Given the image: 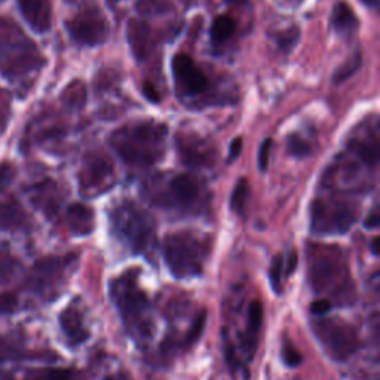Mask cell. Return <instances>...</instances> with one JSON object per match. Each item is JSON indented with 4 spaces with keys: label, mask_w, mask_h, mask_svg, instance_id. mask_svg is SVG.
<instances>
[{
    "label": "cell",
    "mask_w": 380,
    "mask_h": 380,
    "mask_svg": "<svg viewBox=\"0 0 380 380\" xmlns=\"http://www.w3.org/2000/svg\"><path fill=\"white\" fill-rule=\"evenodd\" d=\"M308 264L309 283L316 294L341 306L355 301V284L344 250L336 245L312 244L308 247Z\"/></svg>",
    "instance_id": "obj_1"
},
{
    "label": "cell",
    "mask_w": 380,
    "mask_h": 380,
    "mask_svg": "<svg viewBox=\"0 0 380 380\" xmlns=\"http://www.w3.org/2000/svg\"><path fill=\"white\" fill-rule=\"evenodd\" d=\"M140 271L130 269L109 284V293L121 320L135 344L146 345L154 336L155 320L150 300L138 283Z\"/></svg>",
    "instance_id": "obj_2"
},
{
    "label": "cell",
    "mask_w": 380,
    "mask_h": 380,
    "mask_svg": "<svg viewBox=\"0 0 380 380\" xmlns=\"http://www.w3.org/2000/svg\"><path fill=\"white\" fill-rule=\"evenodd\" d=\"M110 146L133 167H151L167 150V126L158 122L126 123L110 135Z\"/></svg>",
    "instance_id": "obj_3"
},
{
    "label": "cell",
    "mask_w": 380,
    "mask_h": 380,
    "mask_svg": "<svg viewBox=\"0 0 380 380\" xmlns=\"http://www.w3.org/2000/svg\"><path fill=\"white\" fill-rule=\"evenodd\" d=\"M146 198L162 210L198 215L210 208L211 195L201 179L192 174H175L144 186Z\"/></svg>",
    "instance_id": "obj_4"
},
{
    "label": "cell",
    "mask_w": 380,
    "mask_h": 380,
    "mask_svg": "<svg viewBox=\"0 0 380 380\" xmlns=\"http://www.w3.org/2000/svg\"><path fill=\"white\" fill-rule=\"evenodd\" d=\"M211 252L210 238L194 231L172 232L163 240V257L177 280L199 276Z\"/></svg>",
    "instance_id": "obj_5"
},
{
    "label": "cell",
    "mask_w": 380,
    "mask_h": 380,
    "mask_svg": "<svg viewBox=\"0 0 380 380\" xmlns=\"http://www.w3.org/2000/svg\"><path fill=\"white\" fill-rule=\"evenodd\" d=\"M111 231L134 255L150 256L156 244V223L135 202L123 201L110 211Z\"/></svg>",
    "instance_id": "obj_6"
},
{
    "label": "cell",
    "mask_w": 380,
    "mask_h": 380,
    "mask_svg": "<svg viewBox=\"0 0 380 380\" xmlns=\"http://www.w3.org/2000/svg\"><path fill=\"white\" fill-rule=\"evenodd\" d=\"M358 217V207L344 198L330 196L313 201L311 229L318 235L346 233Z\"/></svg>",
    "instance_id": "obj_7"
},
{
    "label": "cell",
    "mask_w": 380,
    "mask_h": 380,
    "mask_svg": "<svg viewBox=\"0 0 380 380\" xmlns=\"http://www.w3.org/2000/svg\"><path fill=\"white\" fill-rule=\"evenodd\" d=\"M313 333L330 358L337 362L349 360L361 345L357 328L339 318L313 323Z\"/></svg>",
    "instance_id": "obj_8"
},
{
    "label": "cell",
    "mask_w": 380,
    "mask_h": 380,
    "mask_svg": "<svg viewBox=\"0 0 380 380\" xmlns=\"http://www.w3.org/2000/svg\"><path fill=\"white\" fill-rule=\"evenodd\" d=\"M37 50L33 42L12 22L0 21V67L5 73H22L36 65Z\"/></svg>",
    "instance_id": "obj_9"
},
{
    "label": "cell",
    "mask_w": 380,
    "mask_h": 380,
    "mask_svg": "<svg viewBox=\"0 0 380 380\" xmlns=\"http://www.w3.org/2000/svg\"><path fill=\"white\" fill-rule=\"evenodd\" d=\"M66 27L72 39L82 46L103 45L109 37V21L103 11L95 6L79 11Z\"/></svg>",
    "instance_id": "obj_10"
},
{
    "label": "cell",
    "mask_w": 380,
    "mask_h": 380,
    "mask_svg": "<svg viewBox=\"0 0 380 380\" xmlns=\"http://www.w3.org/2000/svg\"><path fill=\"white\" fill-rule=\"evenodd\" d=\"M76 257H48L37 262L30 275V287L34 293L54 297L66 283Z\"/></svg>",
    "instance_id": "obj_11"
},
{
    "label": "cell",
    "mask_w": 380,
    "mask_h": 380,
    "mask_svg": "<svg viewBox=\"0 0 380 380\" xmlns=\"http://www.w3.org/2000/svg\"><path fill=\"white\" fill-rule=\"evenodd\" d=\"M115 183L111 162L103 155H91L83 162L79 172V189L85 198H97L106 194Z\"/></svg>",
    "instance_id": "obj_12"
},
{
    "label": "cell",
    "mask_w": 380,
    "mask_h": 380,
    "mask_svg": "<svg viewBox=\"0 0 380 380\" xmlns=\"http://www.w3.org/2000/svg\"><path fill=\"white\" fill-rule=\"evenodd\" d=\"M171 67L175 83L182 94L198 97L210 90V79L202 69L198 67L192 57H189L187 54H177L172 58Z\"/></svg>",
    "instance_id": "obj_13"
},
{
    "label": "cell",
    "mask_w": 380,
    "mask_h": 380,
    "mask_svg": "<svg viewBox=\"0 0 380 380\" xmlns=\"http://www.w3.org/2000/svg\"><path fill=\"white\" fill-rule=\"evenodd\" d=\"M177 151L186 165L192 168H208L215 162L214 146L194 133H180L175 137Z\"/></svg>",
    "instance_id": "obj_14"
},
{
    "label": "cell",
    "mask_w": 380,
    "mask_h": 380,
    "mask_svg": "<svg viewBox=\"0 0 380 380\" xmlns=\"http://www.w3.org/2000/svg\"><path fill=\"white\" fill-rule=\"evenodd\" d=\"M60 327L61 332L65 334L67 344L73 348L79 346L90 339V330L85 324L83 312L79 309L76 303H70V305L60 313Z\"/></svg>",
    "instance_id": "obj_15"
},
{
    "label": "cell",
    "mask_w": 380,
    "mask_h": 380,
    "mask_svg": "<svg viewBox=\"0 0 380 380\" xmlns=\"http://www.w3.org/2000/svg\"><path fill=\"white\" fill-rule=\"evenodd\" d=\"M17 5L33 32L39 34L49 32L53 24V9L49 0H17Z\"/></svg>",
    "instance_id": "obj_16"
},
{
    "label": "cell",
    "mask_w": 380,
    "mask_h": 380,
    "mask_svg": "<svg viewBox=\"0 0 380 380\" xmlns=\"http://www.w3.org/2000/svg\"><path fill=\"white\" fill-rule=\"evenodd\" d=\"M128 42L133 55L138 61H143L154 49V33H151V29L144 21L131 20L128 22Z\"/></svg>",
    "instance_id": "obj_17"
},
{
    "label": "cell",
    "mask_w": 380,
    "mask_h": 380,
    "mask_svg": "<svg viewBox=\"0 0 380 380\" xmlns=\"http://www.w3.org/2000/svg\"><path fill=\"white\" fill-rule=\"evenodd\" d=\"M262 324H263V306L259 300H255L251 301V305L248 308L247 327L245 333L243 334V348L250 360L255 355V352L257 349Z\"/></svg>",
    "instance_id": "obj_18"
},
{
    "label": "cell",
    "mask_w": 380,
    "mask_h": 380,
    "mask_svg": "<svg viewBox=\"0 0 380 380\" xmlns=\"http://www.w3.org/2000/svg\"><path fill=\"white\" fill-rule=\"evenodd\" d=\"M66 219L74 236L91 235L95 227L94 211L83 204H72L66 211Z\"/></svg>",
    "instance_id": "obj_19"
},
{
    "label": "cell",
    "mask_w": 380,
    "mask_h": 380,
    "mask_svg": "<svg viewBox=\"0 0 380 380\" xmlns=\"http://www.w3.org/2000/svg\"><path fill=\"white\" fill-rule=\"evenodd\" d=\"M29 227V215L18 201L11 199L0 205V229L20 231Z\"/></svg>",
    "instance_id": "obj_20"
},
{
    "label": "cell",
    "mask_w": 380,
    "mask_h": 380,
    "mask_svg": "<svg viewBox=\"0 0 380 380\" xmlns=\"http://www.w3.org/2000/svg\"><path fill=\"white\" fill-rule=\"evenodd\" d=\"M60 190L54 182H45L37 184L33 189V196L32 201L33 204L42 210L46 215H53L57 212L60 204H61V198H60Z\"/></svg>",
    "instance_id": "obj_21"
},
{
    "label": "cell",
    "mask_w": 380,
    "mask_h": 380,
    "mask_svg": "<svg viewBox=\"0 0 380 380\" xmlns=\"http://www.w3.org/2000/svg\"><path fill=\"white\" fill-rule=\"evenodd\" d=\"M358 20L352 8L345 2H337L332 12V29L337 34H349L357 29Z\"/></svg>",
    "instance_id": "obj_22"
},
{
    "label": "cell",
    "mask_w": 380,
    "mask_h": 380,
    "mask_svg": "<svg viewBox=\"0 0 380 380\" xmlns=\"http://www.w3.org/2000/svg\"><path fill=\"white\" fill-rule=\"evenodd\" d=\"M351 150L353 155L358 156L361 162H364L367 167L374 168L379 162V140L374 134L372 138H355L349 143Z\"/></svg>",
    "instance_id": "obj_23"
},
{
    "label": "cell",
    "mask_w": 380,
    "mask_h": 380,
    "mask_svg": "<svg viewBox=\"0 0 380 380\" xmlns=\"http://www.w3.org/2000/svg\"><path fill=\"white\" fill-rule=\"evenodd\" d=\"M236 21L229 15H220L211 24V41L215 43H223L235 33Z\"/></svg>",
    "instance_id": "obj_24"
},
{
    "label": "cell",
    "mask_w": 380,
    "mask_h": 380,
    "mask_svg": "<svg viewBox=\"0 0 380 380\" xmlns=\"http://www.w3.org/2000/svg\"><path fill=\"white\" fill-rule=\"evenodd\" d=\"M62 103H65L69 109H74V110H79L85 106L86 103V90H85V85L79 81L76 82H72L65 93H62Z\"/></svg>",
    "instance_id": "obj_25"
},
{
    "label": "cell",
    "mask_w": 380,
    "mask_h": 380,
    "mask_svg": "<svg viewBox=\"0 0 380 380\" xmlns=\"http://www.w3.org/2000/svg\"><path fill=\"white\" fill-rule=\"evenodd\" d=\"M362 65V57L360 54V50H357V53H353L344 65H341L336 73H334V78H333V82L336 85H340V83H344L345 81H348L349 78H352L353 74H355L360 67Z\"/></svg>",
    "instance_id": "obj_26"
},
{
    "label": "cell",
    "mask_w": 380,
    "mask_h": 380,
    "mask_svg": "<svg viewBox=\"0 0 380 380\" xmlns=\"http://www.w3.org/2000/svg\"><path fill=\"white\" fill-rule=\"evenodd\" d=\"M74 372L70 369H39L32 370L25 380H73Z\"/></svg>",
    "instance_id": "obj_27"
},
{
    "label": "cell",
    "mask_w": 380,
    "mask_h": 380,
    "mask_svg": "<svg viewBox=\"0 0 380 380\" xmlns=\"http://www.w3.org/2000/svg\"><path fill=\"white\" fill-rule=\"evenodd\" d=\"M248 194H250V187L248 182L245 179H240L232 192L231 198V208L236 214H244L245 207H247V201H248Z\"/></svg>",
    "instance_id": "obj_28"
},
{
    "label": "cell",
    "mask_w": 380,
    "mask_h": 380,
    "mask_svg": "<svg viewBox=\"0 0 380 380\" xmlns=\"http://www.w3.org/2000/svg\"><path fill=\"white\" fill-rule=\"evenodd\" d=\"M287 149H288V154L296 156V158H305L309 155V151H311L308 142L303 140V138L297 134H291L287 138Z\"/></svg>",
    "instance_id": "obj_29"
},
{
    "label": "cell",
    "mask_w": 380,
    "mask_h": 380,
    "mask_svg": "<svg viewBox=\"0 0 380 380\" xmlns=\"http://www.w3.org/2000/svg\"><path fill=\"white\" fill-rule=\"evenodd\" d=\"M283 268H284V257L281 255H278L271 264V271H269V278H271V285L273 288L275 293L280 294L281 293V276H283Z\"/></svg>",
    "instance_id": "obj_30"
},
{
    "label": "cell",
    "mask_w": 380,
    "mask_h": 380,
    "mask_svg": "<svg viewBox=\"0 0 380 380\" xmlns=\"http://www.w3.org/2000/svg\"><path fill=\"white\" fill-rule=\"evenodd\" d=\"M283 361L288 367H297L301 362L300 352L293 345L288 344V341L283 346Z\"/></svg>",
    "instance_id": "obj_31"
},
{
    "label": "cell",
    "mask_w": 380,
    "mask_h": 380,
    "mask_svg": "<svg viewBox=\"0 0 380 380\" xmlns=\"http://www.w3.org/2000/svg\"><path fill=\"white\" fill-rule=\"evenodd\" d=\"M297 41H299V30H296V29H290V30L281 33L280 36H276L278 46H280L281 49H287V50L293 48Z\"/></svg>",
    "instance_id": "obj_32"
},
{
    "label": "cell",
    "mask_w": 380,
    "mask_h": 380,
    "mask_svg": "<svg viewBox=\"0 0 380 380\" xmlns=\"http://www.w3.org/2000/svg\"><path fill=\"white\" fill-rule=\"evenodd\" d=\"M15 177V168L12 167V163L4 162L0 163V192L6 190V187L12 183Z\"/></svg>",
    "instance_id": "obj_33"
},
{
    "label": "cell",
    "mask_w": 380,
    "mask_h": 380,
    "mask_svg": "<svg viewBox=\"0 0 380 380\" xmlns=\"http://www.w3.org/2000/svg\"><path fill=\"white\" fill-rule=\"evenodd\" d=\"M271 149H272V140L271 138H266V140L260 146V150H259V168H260V171H266V168H268Z\"/></svg>",
    "instance_id": "obj_34"
},
{
    "label": "cell",
    "mask_w": 380,
    "mask_h": 380,
    "mask_svg": "<svg viewBox=\"0 0 380 380\" xmlns=\"http://www.w3.org/2000/svg\"><path fill=\"white\" fill-rule=\"evenodd\" d=\"M333 308V303L330 300H327V299H320V300H315L312 303V306H311V312L313 315H325L332 311Z\"/></svg>",
    "instance_id": "obj_35"
},
{
    "label": "cell",
    "mask_w": 380,
    "mask_h": 380,
    "mask_svg": "<svg viewBox=\"0 0 380 380\" xmlns=\"http://www.w3.org/2000/svg\"><path fill=\"white\" fill-rule=\"evenodd\" d=\"M17 300L12 294H0V312L11 313L14 312Z\"/></svg>",
    "instance_id": "obj_36"
},
{
    "label": "cell",
    "mask_w": 380,
    "mask_h": 380,
    "mask_svg": "<svg viewBox=\"0 0 380 380\" xmlns=\"http://www.w3.org/2000/svg\"><path fill=\"white\" fill-rule=\"evenodd\" d=\"M297 262H299L297 255H296L294 251H291L287 263H284V268H287V275H291V273L294 272V269L297 268Z\"/></svg>",
    "instance_id": "obj_37"
},
{
    "label": "cell",
    "mask_w": 380,
    "mask_h": 380,
    "mask_svg": "<svg viewBox=\"0 0 380 380\" xmlns=\"http://www.w3.org/2000/svg\"><path fill=\"white\" fill-rule=\"evenodd\" d=\"M240 147H243V140L240 138H235L233 143L231 144V151H229V161L232 162L238 155L240 154Z\"/></svg>",
    "instance_id": "obj_38"
},
{
    "label": "cell",
    "mask_w": 380,
    "mask_h": 380,
    "mask_svg": "<svg viewBox=\"0 0 380 380\" xmlns=\"http://www.w3.org/2000/svg\"><path fill=\"white\" fill-rule=\"evenodd\" d=\"M143 93L146 94V97H147L150 101H154V103H155V101H156V103L159 101V94L156 93L155 88H151L149 83H146V85L143 86Z\"/></svg>",
    "instance_id": "obj_39"
},
{
    "label": "cell",
    "mask_w": 380,
    "mask_h": 380,
    "mask_svg": "<svg viewBox=\"0 0 380 380\" xmlns=\"http://www.w3.org/2000/svg\"><path fill=\"white\" fill-rule=\"evenodd\" d=\"M364 226L367 227V229H376V227L379 226V215H377L376 211L372 215H369V217H367Z\"/></svg>",
    "instance_id": "obj_40"
},
{
    "label": "cell",
    "mask_w": 380,
    "mask_h": 380,
    "mask_svg": "<svg viewBox=\"0 0 380 380\" xmlns=\"http://www.w3.org/2000/svg\"><path fill=\"white\" fill-rule=\"evenodd\" d=\"M360 2L370 9H377L379 6V0H360Z\"/></svg>",
    "instance_id": "obj_41"
},
{
    "label": "cell",
    "mask_w": 380,
    "mask_h": 380,
    "mask_svg": "<svg viewBox=\"0 0 380 380\" xmlns=\"http://www.w3.org/2000/svg\"><path fill=\"white\" fill-rule=\"evenodd\" d=\"M379 238H374L373 243H372V250H373V255L374 256H379Z\"/></svg>",
    "instance_id": "obj_42"
},
{
    "label": "cell",
    "mask_w": 380,
    "mask_h": 380,
    "mask_svg": "<svg viewBox=\"0 0 380 380\" xmlns=\"http://www.w3.org/2000/svg\"><path fill=\"white\" fill-rule=\"evenodd\" d=\"M227 2H232V4H240V2H245V0H227Z\"/></svg>",
    "instance_id": "obj_43"
}]
</instances>
